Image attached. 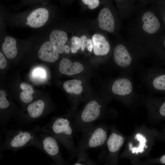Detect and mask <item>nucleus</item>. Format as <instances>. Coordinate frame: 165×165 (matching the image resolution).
Returning <instances> with one entry per match:
<instances>
[{
	"mask_svg": "<svg viewBox=\"0 0 165 165\" xmlns=\"http://www.w3.org/2000/svg\"><path fill=\"white\" fill-rule=\"evenodd\" d=\"M165 32L153 4L139 10L128 26V40L145 46L157 40Z\"/></svg>",
	"mask_w": 165,
	"mask_h": 165,
	"instance_id": "obj_1",
	"label": "nucleus"
},
{
	"mask_svg": "<svg viewBox=\"0 0 165 165\" xmlns=\"http://www.w3.org/2000/svg\"><path fill=\"white\" fill-rule=\"evenodd\" d=\"M148 57L144 46L123 40L114 47L113 57L122 73L132 74L140 61Z\"/></svg>",
	"mask_w": 165,
	"mask_h": 165,
	"instance_id": "obj_2",
	"label": "nucleus"
},
{
	"mask_svg": "<svg viewBox=\"0 0 165 165\" xmlns=\"http://www.w3.org/2000/svg\"><path fill=\"white\" fill-rule=\"evenodd\" d=\"M74 115L57 117L44 126H38L40 132L47 133L59 141L68 152L71 158L76 157V148L73 140L72 120Z\"/></svg>",
	"mask_w": 165,
	"mask_h": 165,
	"instance_id": "obj_3",
	"label": "nucleus"
},
{
	"mask_svg": "<svg viewBox=\"0 0 165 165\" xmlns=\"http://www.w3.org/2000/svg\"><path fill=\"white\" fill-rule=\"evenodd\" d=\"M132 74L123 73L111 79L107 86L108 95L128 107L134 106L140 97L135 91Z\"/></svg>",
	"mask_w": 165,
	"mask_h": 165,
	"instance_id": "obj_4",
	"label": "nucleus"
},
{
	"mask_svg": "<svg viewBox=\"0 0 165 165\" xmlns=\"http://www.w3.org/2000/svg\"><path fill=\"white\" fill-rule=\"evenodd\" d=\"M5 138L0 145V151L10 150L13 152L25 147L34 145L38 134L40 133L38 126L29 130L4 129Z\"/></svg>",
	"mask_w": 165,
	"mask_h": 165,
	"instance_id": "obj_5",
	"label": "nucleus"
},
{
	"mask_svg": "<svg viewBox=\"0 0 165 165\" xmlns=\"http://www.w3.org/2000/svg\"><path fill=\"white\" fill-rule=\"evenodd\" d=\"M103 111V105L97 100L89 101L78 115L74 116L72 122L74 132H82L94 126Z\"/></svg>",
	"mask_w": 165,
	"mask_h": 165,
	"instance_id": "obj_6",
	"label": "nucleus"
},
{
	"mask_svg": "<svg viewBox=\"0 0 165 165\" xmlns=\"http://www.w3.org/2000/svg\"><path fill=\"white\" fill-rule=\"evenodd\" d=\"M81 132L82 137L76 148V157L89 149L102 146L107 139L106 129L100 124L93 126Z\"/></svg>",
	"mask_w": 165,
	"mask_h": 165,
	"instance_id": "obj_7",
	"label": "nucleus"
},
{
	"mask_svg": "<svg viewBox=\"0 0 165 165\" xmlns=\"http://www.w3.org/2000/svg\"><path fill=\"white\" fill-rule=\"evenodd\" d=\"M63 87L70 97V112L75 115L79 105L88 97L90 88L86 82L79 79L65 81L63 84Z\"/></svg>",
	"mask_w": 165,
	"mask_h": 165,
	"instance_id": "obj_8",
	"label": "nucleus"
},
{
	"mask_svg": "<svg viewBox=\"0 0 165 165\" xmlns=\"http://www.w3.org/2000/svg\"><path fill=\"white\" fill-rule=\"evenodd\" d=\"M141 78L143 85L149 91L165 92V71L158 67L145 69Z\"/></svg>",
	"mask_w": 165,
	"mask_h": 165,
	"instance_id": "obj_9",
	"label": "nucleus"
},
{
	"mask_svg": "<svg viewBox=\"0 0 165 165\" xmlns=\"http://www.w3.org/2000/svg\"><path fill=\"white\" fill-rule=\"evenodd\" d=\"M107 150L100 154V160L105 162V165H116L117 153L123 145L124 139L123 137L115 131H113L106 141Z\"/></svg>",
	"mask_w": 165,
	"mask_h": 165,
	"instance_id": "obj_10",
	"label": "nucleus"
},
{
	"mask_svg": "<svg viewBox=\"0 0 165 165\" xmlns=\"http://www.w3.org/2000/svg\"><path fill=\"white\" fill-rule=\"evenodd\" d=\"M40 133L34 146L57 162L62 161V159L57 140L47 133Z\"/></svg>",
	"mask_w": 165,
	"mask_h": 165,
	"instance_id": "obj_11",
	"label": "nucleus"
},
{
	"mask_svg": "<svg viewBox=\"0 0 165 165\" xmlns=\"http://www.w3.org/2000/svg\"><path fill=\"white\" fill-rule=\"evenodd\" d=\"M98 21L99 27L103 30L111 33L115 31V18L110 8L105 7L101 10L99 14Z\"/></svg>",
	"mask_w": 165,
	"mask_h": 165,
	"instance_id": "obj_12",
	"label": "nucleus"
},
{
	"mask_svg": "<svg viewBox=\"0 0 165 165\" xmlns=\"http://www.w3.org/2000/svg\"><path fill=\"white\" fill-rule=\"evenodd\" d=\"M84 70L83 65L79 62H72L67 58H63L60 62L59 71L62 74L69 76L78 75Z\"/></svg>",
	"mask_w": 165,
	"mask_h": 165,
	"instance_id": "obj_13",
	"label": "nucleus"
},
{
	"mask_svg": "<svg viewBox=\"0 0 165 165\" xmlns=\"http://www.w3.org/2000/svg\"><path fill=\"white\" fill-rule=\"evenodd\" d=\"M149 56L153 55L156 58L165 59V32L155 42L144 46Z\"/></svg>",
	"mask_w": 165,
	"mask_h": 165,
	"instance_id": "obj_14",
	"label": "nucleus"
},
{
	"mask_svg": "<svg viewBox=\"0 0 165 165\" xmlns=\"http://www.w3.org/2000/svg\"><path fill=\"white\" fill-rule=\"evenodd\" d=\"M49 12L45 8H38L32 11L28 16L27 22L30 27L38 28L44 25L47 21Z\"/></svg>",
	"mask_w": 165,
	"mask_h": 165,
	"instance_id": "obj_15",
	"label": "nucleus"
},
{
	"mask_svg": "<svg viewBox=\"0 0 165 165\" xmlns=\"http://www.w3.org/2000/svg\"><path fill=\"white\" fill-rule=\"evenodd\" d=\"M94 53L97 56H105L108 55L111 51V46L109 42L103 35L95 34L92 37Z\"/></svg>",
	"mask_w": 165,
	"mask_h": 165,
	"instance_id": "obj_16",
	"label": "nucleus"
},
{
	"mask_svg": "<svg viewBox=\"0 0 165 165\" xmlns=\"http://www.w3.org/2000/svg\"><path fill=\"white\" fill-rule=\"evenodd\" d=\"M59 53L50 41L44 43L40 47L38 55L42 60L49 62H54L58 60Z\"/></svg>",
	"mask_w": 165,
	"mask_h": 165,
	"instance_id": "obj_17",
	"label": "nucleus"
},
{
	"mask_svg": "<svg viewBox=\"0 0 165 165\" xmlns=\"http://www.w3.org/2000/svg\"><path fill=\"white\" fill-rule=\"evenodd\" d=\"M119 2L121 5V16L123 19L126 20L142 8L140 0H126Z\"/></svg>",
	"mask_w": 165,
	"mask_h": 165,
	"instance_id": "obj_18",
	"label": "nucleus"
},
{
	"mask_svg": "<svg viewBox=\"0 0 165 165\" xmlns=\"http://www.w3.org/2000/svg\"><path fill=\"white\" fill-rule=\"evenodd\" d=\"M50 40L57 52L59 54L63 53L64 47L68 40L66 33L59 30H53L50 34Z\"/></svg>",
	"mask_w": 165,
	"mask_h": 165,
	"instance_id": "obj_19",
	"label": "nucleus"
},
{
	"mask_svg": "<svg viewBox=\"0 0 165 165\" xmlns=\"http://www.w3.org/2000/svg\"><path fill=\"white\" fill-rule=\"evenodd\" d=\"M45 107V104L42 100H37L32 102L29 104L27 108L28 116L31 119L38 118L43 114Z\"/></svg>",
	"mask_w": 165,
	"mask_h": 165,
	"instance_id": "obj_20",
	"label": "nucleus"
},
{
	"mask_svg": "<svg viewBox=\"0 0 165 165\" xmlns=\"http://www.w3.org/2000/svg\"><path fill=\"white\" fill-rule=\"evenodd\" d=\"M2 49L8 58L9 59L14 58L17 53L16 40L10 36L6 37L2 44Z\"/></svg>",
	"mask_w": 165,
	"mask_h": 165,
	"instance_id": "obj_21",
	"label": "nucleus"
},
{
	"mask_svg": "<svg viewBox=\"0 0 165 165\" xmlns=\"http://www.w3.org/2000/svg\"><path fill=\"white\" fill-rule=\"evenodd\" d=\"M152 4L165 30V0H153Z\"/></svg>",
	"mask_w": 165,
	"mask_h": 165,
	"instance_id": "obj_22",
	"label": "nucleus"
},
{
	"mask_svg": "<svg viewBox=\"0 0 165 165\" xmlns=\"http://www.w3.org/2000/svg\"><path fill=\"white\" fill-rule=\"evenodd\" d=\"M135 138L139 141L138 147L137 148H130V150L133 153L138 154L142 152L146 145V139L145 137L140 134H137Z\"/></svg>",
	"mask_w": 165,
	"mask_h": 165,
	"instance_id": "obj_23",
	"label": "nucleus"
},
{
	"mask_svg": "<svg viewBox=\"0 0 165 165\" xmlns=\"http://www.w3.org/2000/svg\"><path fill=\"white\" fill-rule=\"evenodd\" d=\"M72 45L70 50L72 53H75L81 48L80 38L76 36L72 37L71 40Z\"/></svg>",
	"mask_w": 165,
	"mask_h": 165,
	"instance_id": "obj_24",
	"label": "nucleus"
},
{
	"mask_svg": "<svg viewBox=\"0 0 165 165\" xmlns=\"http://www.w3.org/2000/svg\"><path fill=\"white\" fill-rule=\"evenodd\" d=\"M6 94L3 90L0 91V108L1 109H5L9 106V103L6 98Z\"/></svg>",
	"mask_w": 165,
	"mask_h": 165,
	"instance_id": "obj_25",
	"label": "nucleus"
},
{
	"mask_svg": "<svg viewBox=\"0 0 165 165\" xmlns=\"http://www.w3.org/2000/svg\"><path fill=\"white\" fill-rule=\"evenodd\" d=\"M20 98L24 103H27L31 102L33 99L32 94L28 92L23 91L20 94Z\"/></svg>",
	"mask_w": 165,
	"mask_h": 165,
	"instance_id": "obj_26",
	"label": "nucleus"
},
{
	"mask_svg": "<svg viewBox=\"0 0 165 165\" xmlns=\"http://www.w3.org/2000/svg\"><path fill=\"white\" fill-rule=\"evenodd\" d=\"M32 76L38 79H43L46 77L45 72L42 69L37 68L33 72Z\"/></svg>",
	"mask_w": 165,
	"mask_h": 165,
	"instance_id": "obj_27",
	"label": "nucleus"
},
{
	"mask_svg": "<svg viewBox=\"0 0 165 165\" xmlns=\"http://www.w3.org/2000/svg\"><path fill=\"white\" fill-rule=\"evenodd\" d=\"M154 163H160L165 164V154L162 156L158 159L148 160L145 161L142 163H140V164H142V165H146L147 164L149 165Z\"/></svg>",
	"mask_w": 165,
	"mask_h": 165,
	"instance_id": "obj_28",
	"label": "nucleus"
},
{
	"mask_svg": "<svg viewBox=\"0 0 165 165\" xmlns=\"http://www.w3.org/2000/svg\"><path fill=\"white\" fill-rule=\"evenodd\" d=\"M82 1L85 4L88 5L89 8L91 9L96 8L99 4L98 0H82Z\"/></svg>",
	"mask_w": 165,
	"mask_h": 165,
	"instance_id": "obj_29",
	"label": "nucleus"
},
{
	"mask_svg": "<svg viewBox=\"0 0 165 165\" xmlns=\"http://www.w3.org/2000/svg\"><path fill=\"white\" fill-rule=\"evenodd\" d=\"M20 87L23 91L28 92L32 94L34 93L32 87L30 85L24 82L21 83L20 85Z\"/></svg>",
	"mask_w": 165,
	"mask_h": 165,
	"instance_id": "obj_30",
	"label": "nucleus"
},
{
	"mask_svg": "<svg viewBox=\"0 0 165 165\" xmlns=\"http://www.w3.org/2000/svg\"><path fill=\"white\" fill-rule=\"evenodd\" d=\"M7 65L6 59L2 53L0 52V68L1 69L5 68Z\"/></svg>",
	"mask_w": 165,
	"mask_h": 165,
	"instance_id": "obj_31",
	"label": "nucleus"
},
{
	"mask_svg": "<svg viewBox=\"0 0 165 165\" xmlns=\"http://www.w3.org/2000/svg\"><path fill=\"white\" fill-rule=\"evenodd\" d=\"M80 38L81 41V48L82 51H83L86 47L88 39L87 37L85 35H82Z\"/></svg>",
	"mask_w": 165,
	"mask_h": 165,
	"instance_id": "obj_32",
	"label": "nucleus"
},
{
	"mask_svg": "<svg viewBox=\"0 0 165 165\" xmlns=\"http://www.w3.org/2000/svg\"><path fill=\"white\" fill-rule=\"evenodd\" d=\"M86 47L89 52H91L92 51L94 46L92 41L91 39H88Z\"/></svg>",
	"mask_w": 165,
	"mask_h": 165,
	"instance_id": "obj_33",
	"label": "nucleus"
},
{
	"mask_svg": "<svg viewBox=\"0 0 165 165\" xmlns=\"http://www.w3.org/2000/svg\"><path fill=\"white\" fill-rule=\"evenodd\" d=\"M70 48L67 45H65L64 47V51L65 53L68 54L70 53Z\"/></svg>",
	"mask_w": 165,
	"mask_h": 165,
	"instance_id": "obj_34",
	"label": "nucleus"
},
{
	"mask_svg": "<svg viewBox=\"0 0 165 165\" xmlns=\"http://www.w3.org/2000/svg\"><path fill=\"white\" fill-rule=\"evenodd\" d=\"M26 24L27 25H28V23L27 22L26 23Z\"/></svg>",
	"mask_w": 165,
	"mask_h": 165,
	"instance_id": "obj_35",
	"label": "nucleus"
},
{
	"mask_svg": "<svg viewBox=\"0 0 165 165\" xmlns=\"http://www.w3.org/2000/svg\"><path fill=\"white\" fill-rule=\"evenodd\" d=\"M163 61H164V62H165V59H164V60H163Z\"/></svg>",
	"mask_w": 165,
	"mask_h": 165,
	"instance_id": "obj_36",
	"label": "nucleus"
}]
</instances>
